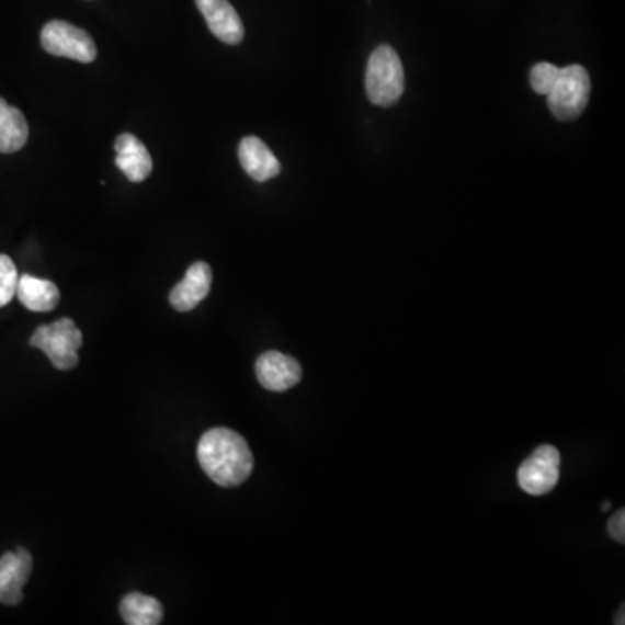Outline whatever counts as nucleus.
I'll use <instances>...</instances> for the list:
<instances>
[{
    "label": "nucleus",
    "mask_w": 625,
    "mask_h": 625,
    "mask_svg": "<svg viewBox=\"0 0 625 625\" xmlns=\"http://www.w3.org/2000/svg\"><path fill=\"white\" fill-rule=\"evenodd\" d=\"M196 457L205 475L219 487H240L254 471L250 446L243 436L228 428H214L204 433L196 446Z\"/></svg>",
    "instance_id": "f257e3e1"
},
{
    "label": "nucleus",
    "mask_w": 625,
    "mask_h": 625,
    "mask_svg": "<svg viewBox=\"0 0 625 625\" xmlns=\"http://www.w3.org/2000/svg\"><path fill=\"white\" fill-rule=\"evenodd\" d=\"M365 89L372 103L391 106L405 91V71L400 56L391 46L377 47L368 58Z\"/></svg>",
    "instance_id": "f03ea898"
},
{
    "label": "nucleus",
    "mask_w": 625,
    "mask_h": 625,
    "mask_svg": "<svg viewBox=\"0 0 625 625\" xmlns=\"http://www.w3.org/2000/svg\"><path fill=\"white\" fill-rule=\"evenodd\" d=\"M591 96V79L586 68L570 65L559 68L555 86L547 92V104L558 121H576L582 115Z\"/></svg>",
    "instance_id": "7ed1b4c3"
},
{
    "label": "nucleus",
    "mask_w": 625,
    "mask_h": 625,
    "mask_svg": "<svg viewBox=\"0 0 625 625\" xmlns=\"http://www.w3.org/2000/svg\"><path fill=\"white\" fill-rule=\"evenodd\" d=\"M83 336L77 329L76 321L70 318L42 326L30 339V346L37 348L47 354V359L59 371H71L79 363V348L82 346Z\"/></svg>",
    "instance_id": "20e7f679"
},
{
    "label": "nucleus",
    "mask_w": 625,
    "mask_h": 625,
    "mask_svg": "<svg viewBox=\"0 0 625 625\" xmlns=\"http://www.w3.org/2000/svg\"><path fill=\"white\" fill-rule=\"evenodd\" d=\"M41 44L49 55L80 63H92L98 55L96 44L86 30L61 20L49 21L42 29Z\"/></svg>",
    "instance_id": "39448f33"
},
{
    "label": "nucleus",
    "mask_w": 625,
    "mask_h": 625,
    "mask_svg": "<svg viewBox=\"0 0 625 625\" xmlns=\"http://www.w3.org/2000/svg\"><path fill=\"white\" fill-rule=\"evenodd\" d=\"M561 455L553 445L538 446L518 469V485L529 496H546L558 485Z\"/></svg>",
    "instance_id": "423d86ee"
},
{
    "label": "nucleus",
    "mask_w": 625,
    "mask_h": 625,
    "mask_svg": "<svg viewBox=\"0 0 625 625\" xmlns=\"http://www.w3.org/2000/svg\"><path fill=\"white\" fill-rule=\"evenodd\" d=\"M255 375L264 389L284 393L300 383L303 368L299 362L280 351H268L255 362Z\"/></svg>",
    "instance_id": "0eeeda50"
},
{
    "label": "nucleus",
    "mask_w": 625,
    "mask_h": 625,
    "mask_svg": "<svg viewBox=\"0 0 625 625\" xmlns=\"http://www.w3.org/2000/svg\"><path fill=\"white\" fill-rule=\"evenodd\" d=\"M34 570L29 550L18 547L0 558V603L16 606L23 601V588Z\"/></svg>",
    "instance_id": "6e6552de"
},
{
    "label": "nucleus",
    "mask_w": 625,
    "mask_h": 625,
    "mask_svg": "<svg viewBox=\"0 0 625 625\" xmlns=\"http://www.w3.org/2000/svg\"><path fill=\"white\" fill-rule=\"evenodd\" d=\"M211 287H213V270L204 261H198L188 268L184 279L172 288L169 303L175 311H192L208 296Z\"/></svg>",
    "instance_id": "1a4fd4ad"
},
{
    "label": "nucleus",
    "mask_w": 625,
    "mask_h": 625,
    "mask_svg": "<svg viewBox=\"0 0 625 625\" xmlns=\"http://www.w3.org/2000/svg\"><path fill=\"white\" fill-rule=\"evenodd\" d=\"M196 8L204 14L207 26L219 41L237 46L243 41L246 30L234 5L228 0H195Z\"/></svg>",
    "instance_id": "9d476101"
},
{
    "label": "nucleus",
    "mask_w": 625,
    "mask_h": 625,
    "mask_svg": "<svg viewBox=\"0 0 625 625\" xmlns=\"http://www.w3.org/2000/svg\"><path fill=\"white\" fill-rule=\"evenodd\" d=\"M238 159L242 163L243 171L258 183L273 180L282 171V166L273 151L268 148L266 143L255 136H247L240 141Z\"/></svg>",
    "instance_id": "9b49d317"
},
{
    "label": "nucleus",
    "mask_w": 625,
    "mask_h": 625,
    "mask_svg": "<svg viewBox=\"0 0 625 625\" xmlns=\"http://www.w3.org/2000/svg\"><path fill=\"white\" fill-rule=\"evenodd\" d=\"M115 151H117L115 163L133 183H141L154 171L150 151L134 134H121L115 141Z\"/></svg>",
    "instance_id": "f8f14e48"
},
{
    "label": "nucleus",
    "mask_w": 625,
    "mask_h": 625,
    "mask_svg": "<svg viewBox=\"0 0 625 625\" xmlns=\"http://www.w3.org/2000/svg\"><path fill=\"white\" fill-rule=\"evenodd\" d=\"M18 299L30 311H53L59 305V288L50 280L35 279L32 275H23L18 279Z\"/></svg>",
    "instance_id": "ddd939ff"
},
{
    "label": "nucleus",
    "mask_w": 625,
    "mask_h": 625,
    "mask_svg": "<svg viewBox=\"0 0 625 625\" xmlns=\"http://www.w3.org/2000/svg\"><path fill=\"white\" fill-rule=\"evenodd\" d=\"M29 141V124L20 110L0 98V154L20 151Z\"/></svg>",
    "instance_id": "4468645a"
},
{
    "label": "nucleus",
    "mask_w": 625,
    "mask_h": 625,
    "mask_svg": "<svg viewBox=\"0 0 625 625\" xmlns=\"http://www.w3.org/2000/svg\"><path fill=\"white\" fill-rule=\"evenodd\" d=\"M121 615L125 624L159 625L163 618L162 603L143 592H129L121 601Z\"/></svg>",
    "instance_id": "2eb2a0df"
},
{
    "label": "nucleus",
    "mask_w": 625,
    "mask_h": 625,
    "mask_svg": "<svg viewBox=\"0 0 625 625\" xmlns=\"http://www.w3.org/2000/svg\"><path fill=\"white\" fill-rule=\"evenodd\" d=\"M18 270L13 259L9 255L0 254V308L9 305L16 296Z\"/></svg>",
    "instance_id": "dca6fc26"
},
{
    "label": "nucleus",
    "mask_w": 625,
    "mask_h": 625,
    "mask_svg": "<svg viewBox=\"0 0 625 625\" xmlns=\"http://www.w3.org/2000/svg\"><path fill=\"white\" fill-rule=\"evenodd\" d=\"M559 76V68L553 63H537L530 71V83L537 94H546L555 86Z\"/></svg>",
    "instance_id": "f3484780"
},
{
    "label": "nucleus",
    "mask_w": 625,
    "mask_h": 625,
    "mask_svg": "<svg viewBox=\"0 0 625 625\" xmlns=\"http://www.w3.org/2000/svg\"><path fill=\"white\" fill-rule=\"evenodd\" d=\"M609 532L612 535L613 541L625 542V511L621 509L617 513L613 514L609 521Z\"/></svg>",
    "instance_id": "a211bd4d"
},
{
    "label": "nucleus",
    "mask_w": 625,
    "mask_h": 625,
    "mask_svg": "<svg viewBox=\"0 0 625 625\" xmlns=\"http://www.w3.org/2000/svg\"><path fill=\"white\" fill-rule=\"evenodd\" d=\"M601 509H603V511H609V509H610L609 502H606V504H603V508H601Z\"/></svg>",
    "instance_id": "6ab92c4d"
}]
</instances>
